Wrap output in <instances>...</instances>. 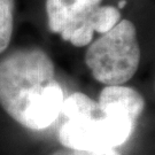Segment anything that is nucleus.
Listing matches in <instances>:
<instances>
[{"label": "nucleus", "instance_id": "obj_6", "mask_svg": "<svg viewBox=\"0 0 155 155\" xmlns=\"http://www.w3.org/2000/svg\"><path fill=\"white\" fill-rule=\"evenodd\" d=\"M14 0H0V53L11 43L14 27Z\"/></svg>", "mask_w": 155, "mask_h": 155}, {"label": "nucleus", "instance_id": "obj_4", "mask_svg": "<svg viewBox=\"0 0 155 155\" xmlns=\"http://www.w3.org/2000/svg\"><path fill=\"white\" fill-rule=\"evenodd\" d=\"M137 121L123 113L99 109L62 123L59 140L63 147L83 150H114L131 137Z\"/></svg>", "mask_w": 155, "mask_h": 155}, {"label": "nucleus", "instance_id": "obj_3", "mask_svg": "<svg viewBox=\"0 0 155 155\" xmlns=\"http://www.w3.org/2000/svg\"><path fill=\"white\" fill-rule=\"evenodd\" d=\"M102 0H46L48 28L76 47L92 43L95 32L104 35L120 22L121 13Z\"/></svg>", "mask_w": 155, "mask_h": 155}, {"label": "nucleus", "instance_id": "obj_7", "mask_svg": "<svg viewBox=\"0 0 155 155\" xmlns=\"http://www.w3.org/2000/svg\"><path fill=\"white\" fill-rule=\"evenodd\" d=\"M51 155H122L120 152L114 150H72V148H63L54 152Z\"/></svg>", "mask_w": 155, "mask_h": 155}, {"label": "nucleus", "instance_id": "obj_5", "mask_svg": "<svg viewBox=\"0 0 155 155\" xmlns=\"http://www.w3.org/2000/svg\"><path fill=\"white\" fill-rule=\"evenodd\" d=\"M102 110H115L138 121L145 109V100L137 90L125 85H106L98 100Z\"/></svg>", "mask_w": 155, "mask_h": 155}, {"label": "nucleus", "instance_id": "obj_8", "mask_svg": "<svg viewBox=\"0 0 155 155\" xmlns=\"http://www.w3.org/2000/svg\"><path fill=\"white\" fill-rule=\"evenodd\" d=\"M120 7H121V8H122V7H124V6H125V1H124V0H123V1H120Z\"/></svg>", "mask_w": 155, "mask_h": 155}, {"label": "nucleus", "instance_id": "obj_1", "mask_svg": "<svg viewBox=\"0 0 155 155\" xmlns=\"http://www.w3.org/2000/svg\"><path fill=\"white\" fill-rule=\"evenodd\" d=\"M64 100L55 68L41 48H22L0 62V106L30 130H44L60 117Z\"/></svg>", "mask_w": 155, "mask_h": 155}, {"label": "nucleus", "instance_id": "obj_2", "mask_svg": "<svg viewBox=\"0 0 155 155\" xmlns=\"http://www.w3.org/2000/svg\"><path fill=\"white\" fill-rule=\"evenodd\" d=\"M85 63L95 81L105 85H123L136 75L140 63L137 30L131 21L121 20L92 41Z\"/></svg>", "mask_w": 155, "mask_h": 155}]
</instances>
